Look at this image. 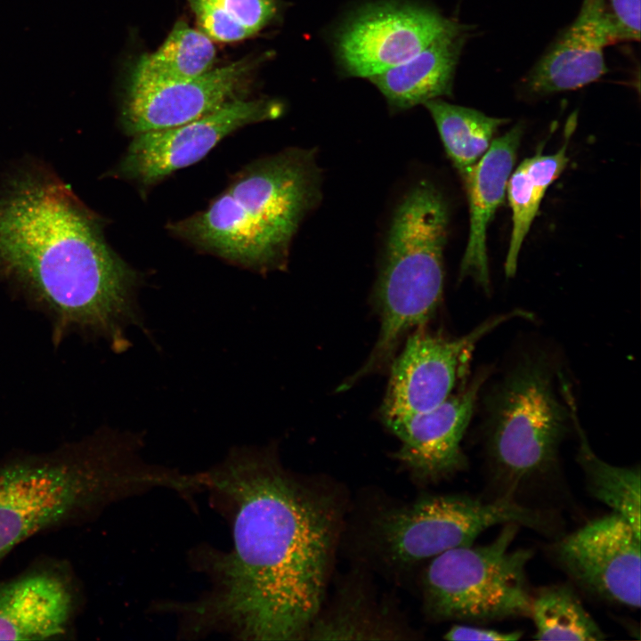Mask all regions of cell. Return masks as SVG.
Instances as JSON below:
<instances>
[{
    "label": "cell",
    "mask_w": 641,
    "mask_h": 641,
    "mask_svg": "<svg viewBox=\"0 0 641 641\" xmlns=\"http://www.w3.org/2000/svg\"><path fill=\"white\" fill-rule=\"evenodd\" d=\"M200 474L203 490L231 507L232 548L209 561L214 589L180 605L189 629L244 639L300 638L322 601L333 507L288 475L269 449H235Z\"/></svg>",
    "instance_id": "1"
},
{
    "label": "cell",
    "mask_w": 641,
    "mask_h": 641,
    "mask_svg": "<svg viewBox=\"0 0 641 641\" xmlns=\"http://www.w3.org/2000/svg\"><path fill=\"white\" fill-rule=\"evenodd\" d=\"M0 277L51 320L53 342L77 333L116 352L144 328L141 272L105 239L101 219L43 168L19 171L0 191Z\"/></svg>",
    "instance_id": "2"
},
{
    "label": "cell",
    "mask_w": 641,
    "mask_h": 641,
    "mask_svg": "<svg viewBox=\"0 0 641 641\" xmlns=\"http://www.w3.org/2000/svg\"><path fill=\"white\" fill-rule=\"evenodd\" d=\"M142 442L137 434L104 430L1 463L0 561L40 531L88 520L137 492H187L189 475L142 462Z\"/></svg>",
    "instance_id": "3"
},
{
    "label": "cell",
    "mask_w": 641,
    "mask_h": 641,
    "mask_svg": "<svg viewBox=\"0 0 641 641\" xmlns=\"http://www.w3.org/2000/svg\"><path fill=\"white\" fill-rule=\"evenodd\" d=\"M321 183L316 150L288 148L246 166L207 208L167 229L241 268L284 271L294 236L321 199Z\"/></svg>",
    "instance_id": "4"
},
{
    "label": "cell",
    "mask_w": 641,
    "mask_h": 641,
    "mask_svg": "<svg viewBox=\"0 0 641 641\" xmlns=\"http://www.w3.org/2000/svg\"><path fill=\"white\" fill-rule=\"evenodd\" d=\"M449 207L440 189L421 179L402 195L391 218L374 289L380 316L376 345L345 385L386 364L406 334L424 327L441 304Z\"/></svg>",
    "instance_id": "5"
},
{
    "label": "cell",
    "mask_w": 641,
    "mask_h": 641,
    "mask_svg": "<svg viewBox=\"0 0 641 641\" xmlns=\"http://www.w3.org/2000/svg\"><path fill=\"white\" fill-rule=\"evenodd\" d=\"M489 404L487 450L503 497L556 469L559 446L571 418L556 397L548 363L519 362L496 388Z\"/></svg>",
    "instance_id": "6"
},
{
    "label": "cell",
    "mask_w": 641,
    "mask_h": 641,
    "mask_svg": "<svg viewBox=\"0 0 641 641\" xmlns=\"http://www.w3.org/2000/svg\"><path fill=\"white\" fill-rule=\"evenodd\" d=\"M520 525L504 524L484 546H461L432 558L423 576L425 604L435 620L475 623L530 616L526 567L532 551L511 549Z\"/></svg>",
    "instance_id": "7"
},
{
    "label": "cell",
    "mask_w": 641,
    "mask_h": 641,
    "mask_svg": "<svg viewBox=\"0 0 641 641\" xmlns=\"http://www.w3.org/2000/svg\"><path fill=\"white\" fill-rule=\"evenodd\" d=\"M508 523L540 532L554 528L548 513L521 505L513 498L484 501L465 495H435L382 513L372 530L390 561L409 564L472 545L485 530Z\"/></svg>",
    "instance_id": "8"
},
{
    "label": "cell",
    "mask_w": 641,
    "mask_h": 641,
    "mask_svg": "<svg viewBox=\"0 0 641 641\" xmlns=\"http://www.w3.org/2000/svg\"><path fill=\"white\" fill-rule=\"evenodd\" d=\"M530 317L527 311L514 310L456 337L432 334L424 327L415 329L393 363L381 406L382 419L427 411L443 402L465 377L483 337L508 320Z\"/></svg>",
    "instance_id": "9"
},
{
    "label": "cell",
    "mask_w": 641,
    "mask_h": 641,
    "mask_svg": "<svg viewBox=\"0 0 641 641\" xmlns=\"http://www.w3.org/2000/svg\"><path fill=\"white\" fill-rule=\"evenodd\" d=\"M281 113L282 106L277 101L234 99L190 122L133 135L116 171L142 188L151 187L202 159L236 130L277 118Z\"/></svg>",
    "instance_id": "10"
},
{
    "label": "cell",
    "mask_w": 641,
    "mask_h": 641,
    "mask_svg": "<svg viewBox=\"0 0 641 641\" xmlns=\"http://www.w3.org/2000/svg\"><path fill=\"white\" fill-rule=\"evenodd\" d=\"M561 568L582 588L640 607V535L620 515L594 519L552 548Z\"/></svg>",
    "instance_id": "11"
},
{
    "label": "cell",
    "mask_w": 641,
    "mask_h": 641,
    "mask_svg": "<svg viewBox=\"0 0 641 641\" xmlns=\"http://www.w3.org/2000/svg\"><path fill=\"white\" fill-rule=\"evenodd\" d=\"M452 20L434 9L399 3L371 5L337 36V55L350 76L369 78L420 52Z\"/></svg>",
    "instance_id": "12"
},
{
    "label": "cell",
    "mask_w": 641,
    "mask_h": 641,
    "mask_svg": "<svg viewBox=\"0 0 641 641\" xmlns=\"http://www.w3.org/2000/svg\"><path fill=\"white\" fill-rule=\"evenodd\" d=\"M254 64L249 58H244L190 80L161 84L127 82L120 112L122 126L133 136L212 113L238 99L236 93Z\"/></svg>",
    "instance_id": "13"
},
{
    "label": "cell",
    "mask_w": 641,
    "mask_h": 641,
    "mask_svg": "<svg viewBox=\"0 0 641 641\" xmlns=\"http://www.w3.org/2000/svg\"><path fill=\"white\" fill-rule=\"evenodd\" d=\"M487 377V371L478 373L469 385L432 410L385 419L401 441L397 459L416 475L430 481L463 470L467 458L461 440Z\"/></svg>",
    "instance_id": "14"
},
{
    "label": "cell",
    "mask_w": 641,
    "mask_h": 641,
    "mask_svg": "<svg viewBox=\"0 0 641 641\" xmlns=\"http://www.w3.org/2000/svg\"><path fill=\"white\" fill-rule=\"evenodd\" d=\"M601 0H582L575 20L520 79L530 97L578 89L606 73L604 49L609 45Z\"/></svg>",
    "instance_id": "15"
},
{
    "label": "cell",
    "mask_w": 641,
    "mask_h": 641,
    "mask_svg": "<svg viewBox=\"0 0 641 641\" xmlns=\"http://www.w3.org/2000/svg\"><path fill=\"white\" fill-rule=\"evenodd\" d=\"M77 592L62 570L37 567L0 582V640H44L65 635Z\"/></svg>",
    "instance_id": "16"
},
{
    "label": "cell",
    "mask_w": 641,
    "mask_h": 641,
    "mask_svg": "<svg viewBox=\"0 0 641 641\" xmlns=\"http://www.w3.org/2000/svg\"><path fill=\"white\" fill-rule=\"evenodd\" d=\"M522 135L523 126L517 124L493 139L487 151L462 179L469 205V235L459 279L470 277L486 291L490 289L487 229L504 201Z\"/></svg>",
    "instance_id": "17"
},
{
    "label": "cell",
    "mask_w": 641,
    "mask_h": 641,
    "mask_svg": "<svg viewBox=\"0 0 641 641\" xmlns=\"http://www.w3.org/2000/svg\"><path fill=\"white\" fill-rule=\"evenodd\" d=\"M472 29L452 20L413 57L369 79L394 111L450 96L456 68Z\"/></svg>",
    "instance_id": "18"
},
{
    "label": "cell",
    "mask_w": 641,
    "mask_h": 641,
    "mask_svg": "<svg viewBox=\"0 0 641 641\" xmlns=\"http://www.w3.org/2000/svg\"><path fill=\"white\" fill-rule=\"evenodd\" d=\"M574 128L575 120L568 121L564 142L556 153H539L525 158L508 178L507 193L512 209V232L505 262V273L508 278L515 274L523 240L548 188L559 177L569 162L567 147Z\"/></svg>",
    "instance_id": "19"
},
{
    "label": "cell",
    "mask_w": 641,
    "mask_h": 641,
    "mask_svg": "<svg viewBox=\"0 0 641 641\" xmlns=\"http://www.w3.org/2000/svg\"><path fill=\"white\" fill-rule=\"evenodd\" d=\"M215 53L210 37L178 20L156 52L137 61L127 82L161 84L190 80L212 69Z\"/></svg>",
    "instance_id": "20"
},
{
    "label": "cell",
    "mask_w": 641,
    "mask_h": 641,
    "mask_svg": "<svg viewBox=\"0 0 641 641\" xmlns=\"http://www.w3.org/2000/svg\"><path fill=\"white\" fill-rule=\"evenodd\" d=\"M571 419L579 434L577 461L584 472L590 494L622 516L640 535V468L622 467L602 460L591 449L579 422L570 386L561 382Z\"/></svg>",
    "instance_id": "21"
},
{
    "label": "cell",
    "mask_w": 641,
    "mask_h": 641,
    "mask_svg": "<svg viewBox=\"0 0 641 641\" xmlns=\"http://www.w3.org/2000/svg\"><path fill=\"white\" fill-rule=\"evenodd\" d=\"M432 116L445 151L463 179L491 146L505 118L489 117L467 107L434 99L425 104Z\"/></svg>",
    "instance_id": "22"
},
{
    "label": "cell",
    "mask_w": 641,
    "mask_h": 641,
    "mask_svg": "<svg viewBox=\"0 0 641 641\" xmlns=\"http://www.w3.org/2000/svg\"><path fill=\"white\" fill-rule=\"evenodd\" d=\"M538 640L595 641L604 632L584 608L574 590L566 585L540 588L531 596V614Z\"/></svg>",
    "instance_id": "23"
},
{
    "label": "cell",
    "mask_w": 641,
    "mask_h": 641,
    "mask_svg": "<svg viewBox=\"0 0 641 641\" xmlns=\"http://www.w3.org/2000/svg\"><path fill=\"white\" fill-rule=\"evenodd\" d=\"M200 30L213 41L249 37L277 14L275 0H187Z\"/></svg>",
    "instance_id": "24"
},
{
    "label": "cell",
    "mask_w": 641,
    "mask_h": 641,
    "mask_svg": "<svg viewBox=\"0 0 641 641\" xmlns=\"http://www.w3.org/2000/svg\"><path fill=\"white\" fill-rule=\"evenodd\" d=\"M601 4L609 44L638 42L640 0H601Z\"/></svg>",
    "instance_id": "25"
},
{
    "label": "cell",
    "mask_w": 641,
    "mask_h": 641,
    "mask_svg": "<svg viewBox=\"0 0 641 641\" xmlns=\"http://www.w3.org/2000/svg\"><path fill=\"white\" fill-rule=\"evenodd\" d=\"M521 631L502 632L467 625H454L444 635L448 640L509 641L522 637Z\"/></svg>",
    "instance_id": "26"
}]
</instances>
